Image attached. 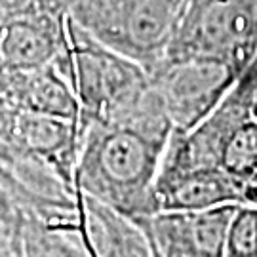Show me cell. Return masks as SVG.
<instances>
[{
    "label": "cell",
    "instance_id": "3",
    "mask_svg": "<svg viewBox=\"0 0 257 257\" xmlns=\"http://www.w3.org/2000/svg\"><path fill=\"white\" fill-rule=\"evenodd\" d=\"M93 38L153 71L162 61L185 0H65Z\"/></svg>",
    "mask_w": 257,
    "mask_h": 257
},
{
    "label": "cell",
    "instance_id": "1",
    "mask_svg": "<svg viewBox=\"0 0 257 257\" xmlns=\"http://www.w3.org/2000/svg\"><path fill=\"white\" fill-rule=\"evenodd\" d=\"M172 132V120L153 86L124 118L92 122L84 130L76 185L134 221L155 213L156 179Z\"/></svg>",
    "mask_w": 257,
    "mask_h": 257
},
{
    "label": "cell",
    "instance_id": "9",
    "mask_svg": "<svg viewBox=\"0 0 257 257\" xmlns=\"http://www.w3.org/2000/svg\"><path fill=\"white\" fill-rule=\"evenodd\" d=\"M0 103L80 122V103L59 61L29 71L0 73Z\"/></svg>",
    "mask_w": 257,
    "mask_h": 257
},
{
    "label": "cell",
    "instance_id": "7",
    "mask_svg": "<svg viewBox=\"0 0 257 257\" xmlns=\"http://www.w3.org/2000/svg\"><path fill=\"white\" fill-rule=\"evenodd\" d=\"M84 130L78 120L61 118L0 103V164L33 160L50 166L76 185V164Z\"/></svg>",
    "mask_w": 257,
    "mask_h": 257
},
{
    "label": "cell",
    "instance_id": "10",
    "mask_svg": "<svg viewBox=\"0 0 257 257\" xmlns=\"http://www.w3.org/2000/svg\"><path fill=\"white\" fill-rule=\"evenodd\" d=\"M158 210H204L219 204H244V189L219 168L160 170Z\"/></svg>",
    "mask_w": 257,
    "mask_h": 257
},
{
    "label": "cell",
    "instance_id": "2",
    "mask_svg": "<svg viewBox=\"0 0 257 257\" xmlns=\"http://www.w3.org/2000/svg\"><path fill=\"white\" fill-rule=\"evenodd\" d=\"M65 74L80 103V126L112 122L136 109L151 90V74L138 61L105 46L69 19V52Z\"/></svg>",
    "mask_w": 257,
    "mask_h": 257
},
{
    "label": "cell",
    "instance_id": "5",
    "mask_svg": "<svg viewBox=\"0 0 257 257\" xmlns=\"http://www.w3.org/2000/svg\"><path fill=\"white\" fill-rule=\"evenodd\" d=\"M65 0H0V73L57 61L69 48Z\"/></svg>",
    "mask_w": 257,
    "mask_h": 257
},
{
    "label": "cell",
    "instance_id": "8",
    "mask_svg": "<svg viewBox=\"0 0 257 257\" xmlns=\"http://www.w3.org/2000/svg\"><path fill=\"white\" fill-rule=\"evenodd\" d=\"M238 204L204 210H158L136 219L156 257H221Z\"/></svg>",
    "mask_w": 257,
    "mask_h": 257
},
{
    "label": "cell",
    "instance_id": "13",
    "mask_svg": "<svg viewBox=\"0 0 257 257\" xmlns=\"http://www.w3.org/2000/svg\"><path fill=\"white\" fill-rule=\"evenodd\" d=\"M14 221H16V204L8 194V191L0 183V240L6 246H8L10 232L14 229Z\"/></svg>",
    "mask_w": 257,
    "mask_h": 257
},
{
    "label": "cell",
    "instance_id": "11",
    "mask_svg": "<svg viewBox=\"0 0 257 257\" xmlns=\"http://www.w3.org/2000/svg\"><path fill=\"white\" fill-rule=\"evenodd\" d=\"M80 189V187H78ZM86 223V236L92 257L103 255H153L143 230L136 221L112 206L93 198L80 189Z\"/></svg>",
    "mask_w": 257,
    "mask_h": 257
},
{
    "label": "cell",
    "instance_id": "12",
    "mask_svg": "<svg viewBox=\"0 0 257 257\" xmlns=\"http://www.w3.org/2000/svg\"><path fill=\"white\" fill-rule=\"evenodd\" d=\"M225 255L257 257V206L238 204L227 232Z\"/></svg>",
    "mask_w": 257,
    "mask_h": 257
},
{
    "label": "cell",
    "instance_id": "14",
    "mask_svg": "<svg viewBox=\"0 0 257 257\" xmlns=\"http://www.w3.org/2000/svg\"><path fill=\"white\" fill-rule=\"evenodd\" d=\"M0 244H4V242H2V240H0ZM4 246H6V244H4ZM6 249H8V246H6ZM8 253H10V249H8Z\"/></svg>",
    "mask_w": 257,
    "mask_h": 257
},
{
    "label": "cell",
    "instance_id": "4",
    "mask_svg": "<svg viewBox=\"0 0 257 257\" xmlns=\"http://www.w3.org/2000/svg\"><path fill=\"white\" fill-rule=\"evenodd\" d=\"M257 55V0H185L162 59L208 57L240 74Z\"/></svg>",
    "mask_w": 257,
    "mask_h": 257
},
{
    "label": "cell",
    "instance_id": "6",
    "mask_svg": "<svg viewBox=\"0 0 257 257\" xmlns=\"http://www.w3.org/2000/svg\"><path fill=\"white\" fill-rule=\"evenodd\" d=\"M149 74L177 132H191L208 118L242 76L234 67L208 57L162 59Z\"/></svg>",
    "mask_w": 257,
    "mask_h": 257
}]
</instances>
